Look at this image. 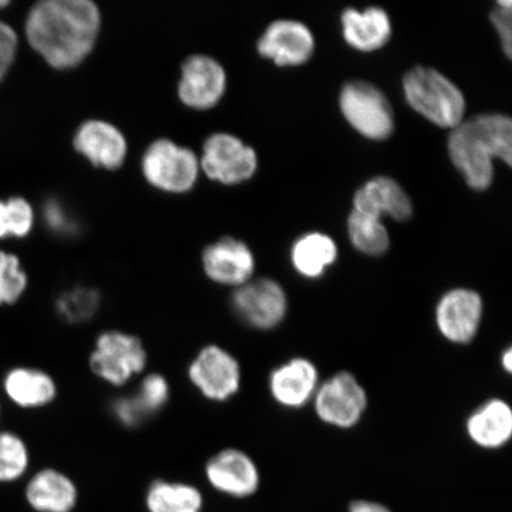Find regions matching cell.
Here are the masks:
<instances>
[{
  "label": "cell",
  "mask_w": 512,
  "mask_h": 512,
  "mask_svg": "<svg viewBox=\"0 0 512 512\" xmlns=\"http://www.w3.org/2000/svg\"><path fill=\"white\" fill-rule=\"evenodd\" d=\"M9 2H6V0H0V9L5 8V6H8Z\"/></svg>",
  "instance_id": "8d00e7d4"
},
{
  "label": "cell",
  "mask_w": 512,
  "mask_h": 512,
  "mask_svg": "<svg viewBox=\"0 0 512 512\" xmlns=\"http://www.w3.org/2000/svg\"><path fill=\"white\" fill-rule=\"evenodd\" d=\"M17 51V35L8 24L0 22V81L9 72Z\"/></svg>",
  "instance_id": "d6a6232c"
},
{
  "label": "cell",
  "mask_w": 512,
  "mask_h": 512,
  "mask_svg": "<svg viewBox=\"0 0 512 512\" xmlns=\"http://www.w3.org/2000/svg\"><path fill=\"white\" fill-rule=\"evenodd\" d=\"M29 452L24 441L12 433H0V482H11L27 471Z\"/></svg>",
  "instance_id": "83f0119b"
},
{
  "label": "cell",
  "mask_w": 512,
  "mask_h": 512,
  "mask_svg": "<svg viewBox=\"0 0 512 512\" xmlns=\"http://www.w3.org/2000/svg\"><path fill=\"white\" fill-rule=\"evenodd\" d=\"M406 100L416 113L443 128H456L465 118V96L438 70L416 67L403 79Z\"/></svg>",
  "instance_id": "3957f363"
},
{
  "label": "cell",
  "mask_w": 512,
  "mask_h": 512,
  "mask_svg": "<svg viewBox=\"0 0 512 512\" xmlns=\"http://www.w3.org/2000/svg\"><path fill=\"white\" fill-rule=\"evenodd\" d=\"M112 411L114 418L124 427H139L143 425L146 416L140 411L137 402L133 396H123L113 402Z\"/></svg>",
  "instance_id": "1f68e13d"
},
{
  "label": "cell",
  "mask_w": 512,
  "mask_h": 512,
  "mask_svg": "<svg viewBox=\"0 0 512 512\" xmlns=\"http://www.w3.org/2000/svg\"><path fill=\"white\" fill-rule=\"evenodd\" d=\"M312 401L324 424L342 430L355 427L368 407L366 389L349 371H341L320 383Z\"/></svg>",
  "instance_id": "ba28073f"
},
{
  "label": "cell",
  "mask_w": 512,
  "mask_h": 512,
  "mask_svg": "<svg viewBox=\"0 0 512 512\" xmlns=\"http://www.w3.org/2000/svg\"><path fill=\"white\" fill-rule=\"evenodd\" d=\"M255 265L251 248L233 238L211 243L202 253V267L207 278L234 290L253 279Z\"/></svg>",
  "instance_id": "5bb4252c"
},
{
  "label": "cell",
  "mask_w": 512,
  "mask_h": 512,
  "mask_svg": "<svg viewBox=\"0 0 512 512\" xmlns=\"http://www.w3.org/2000/svg\"><path fill=\"white\" fill-rule=\"evenodd\" d=\"M448 153L471 189H488L494 181V160L511 166V119L503 114H479L464 119L448 137Z\"/></svg>",
  "instance_id": "7a4b0ae2"
},
{
  "label": "cell",
  "mask_w": 512,
  "mask_h": 512,
  "mask_svg": "<svg viewBox=\"0 0 512 512\" xmlns=\"http://www.w3.org/2000/svg\"><path fill=\"white\" fill-rule=\"evenodd\" d=\"M146 507L150 512H201L203 496L190 484L157 480L147 490Z\"/></svg>",
  "instance_id": "cb8c5ba5"
},
{
  "label": "cell",
  "mask_w": 512,
  "mask_h": 512,
  "mask_svg": "<svg viewBox=\"0 0 512 512\" xmlns=\"http://www.w3.org/2000/svg\"><path fill=\"white\" fill-rule=\"evenodd\" d=\"M25 494L31 507L40 512H72L79 496L73 480L53 469L36 473Z\"/></svg>",
  "instance_id": "44dd1931"
},
{
  "label": "cell",
  "mask_w": 512,
  "mask_h": 512,
  "mask_svg": "<svg viewBox=\"0 0 512 512\" xmlns=\"http://www.w3.org/2000/svg\"><path fill=\"white\" fill-rule=\"evenodd\" d=\"M348 512H392L390 511L386 505L377 502L364 501V499H360V501L351 502L349 505Z\"/></svg>",
  "instance_id": "e575fe53"
},
{
  "label": "cell",
  "mask_w": 512,
  "mask_h": 512,
  "mask_svg": "<svg viewBox=\"0 0 512 512\" xmlns=\"http://www.w3.org/2000/svg\"><path fill=\"white\" fill-rule=\"evenodd\" d=\"M188 379L204 399L223 403L238 395L242 370L238 358L217 344H209L192 358Z\"/></svg>",
  "instance_id": "8992f818"
},
{
  "label": "cell",
  "mask_w": 512,
  "mask_h": 512,
  "mask_svg": "<svg viewBox=\"0 0 512 512\" xmlns=\"http://www.w3.org/2000/svg\"><path fill=\"white\" fill-rule=\"evenodd\" d=\"M44 219H46L49 228L59 234H69L75 229L73 221L69 219L66 211L57 202L50 201L47 203L46 208H44Z\"/></svg>",
  "instance_id": "836d02e7"
},
{
  "label": "cell",
  "mask_w": 512,
  "mask_h": 512,
  "mask_svg": "<svg viewBox=\"0 0 512 512\" xmlns=\"http://www.w3.org/2000/svg\"><path fill=\"white\" fill-rule=\"evenodd\" d=\"M354 210L381 219L384 215L403 222L411 219L413 204L401 185L389 177H376L357 190Z\"/></svg>",
  "instance_id": "ac0fdd59"
},
{
  "label": "cell",
  "mask_w": 512,
  "mask_h": 512,
  "mask_svg": "<svg viewBox=\"0 0 512 512\" xmlns=\"http://www.w3.org/2000/svg\"><path fill=\"white\" fill-rule=\"evenodd\" d=\"M226 87V72L213 57L194 55L184 61L178 95L185 105L208 110L219 104Z\"/></svg>",
  "instance_id": "4fadbf2b"
},
{
  "label": "cell",
  "mask_w": 512,
  "mask_h": 512,
  "mask_svg": "<svg viewBox=\"0 0 512 512\" xmlns=\"http://www.w3.org/2000/svg\"><path fill=\"white\" fill-rule=\"evenodd\" d=\"M230 307L236 317L258 331H270L284 322L288 298L284 287L273 279H252L235 288Z\"/></svg>",
  "instance_id": "52a82bcc"
},
{
  "label": "cell",
  "mask_w": 512,
  "mask_h": 512,
  "mask_svg": "<svg viewBox=\"0 0 512 512\" xmlns=\"http://www.w3.org/2000/svg\"><path fill=\"white\" fill-rule=\"evenodd\" d=\"M490 19L501 38L504 53L510 59L512 54L511 2L509 0L498 2L497 8L491 12Z\"/></svg>",
  "instance_id": "4dcf8cb0"
},
{
  "label": "cell",
  "mask_w": 512,
  "mask_h": 512,
  "mask_svg": "<svg viewBox=\"0 0 512 512\" xmlns=\"http://www.w3.org/2000/svg\"><path fill=\"white\" fill-rule=\"evenodd\" d=\"M204 472L209 484L223 495L247 498L259 490L258 465L239 448H224L215 453L209 458Z\"/></svg>",
  "instance_id": "7c38bea8"
},
{
  "label": "cell",
  "mask_w": 512,
  "mask_h": 512,
  "mask_svg": "<svg viewBox=\"0 0 512 512\" xmlns=\"http://www.w3.org/2000/svg\"><path fill=\"white\" fill-rule=\"evenodd\" d=\"M34 224V211L21 197L0 201V239L24 238Z\"/></svg>",
  "instance_id": "4316f807"
},
{
  "label": "cell",
  "mask_w": 512,
  "mask_h": 512,
  "mask_svg": "<svg viewBox=\"0 0 512 512\" xmlns=\"http://www.w3.org/2000/svg\"><path fill=\"white\" fill-rule=\"evenodd\" d=\"M258 51L278 66H302L315 51V37L302 22L279 19L260 37Z\"/></svg>",
  "instance_id": "9a60e30c"
},
{
  "label": "cell",
  "mask_w": 512,
  "mask_h": 512,
  "mask_svg": "<svg viewBox=\"0 0 512 512\" xmlns=\"http://www.w3.org/2000/svg\"><path fill=\"white\" fill-rule=\"evenodd\" d=\"M100 25L98 6L89 0H46L29 12L25 34L51 67L68 69L91 53Z\"/></svg>",
  "instance_id": "6da1fadb"
},
{
  "label": "cell",
  "mask_w": 512,
  "mask_h": 512,
  "mask_svg": "<svg viewBox=\"0 0 512 512\" xmlns=\"http://www.w3.org/2000/svg\"><path fill=\"white\" fill-rule=\"evenodd\" d=\"M339 107L345 120L371 140H384L394 131V113L379 88L366 81L347 83L339 95Z\"/></svg>",
  "instance_id": "5b68a950"
},
{
  "label": "cell",
  "mask_w": 512,
  "mask_h": 512,
  "mask_svg": "<svg viewBox=\"0 0 512 512\" xmlns=\"http://www.w3.org/2000/svg\"><path fill=\"white\" fill-rule=\"evenodd\" d=\"M28 287V275L16 255L0 252V305L15 304Z\"/></svg>",
  "instance_id": "f1b7e54d"
},
{
  "label": "cell",
  "mask_w": 512,
  "mask_h": 512,
  "mask_svg": "<svg viewBox=\"0 0 512 512\" xmlns=\"http://www.w3.org/2000/svg\"><path fill=\"white\" fill-rule=\"evenodd\" d=\"M101 306V294L88 286H74L56 299L57 315L69 324H83L92 320Z\"/></svg>",
  "instance_id": "484cf974"
},
{
  "label": "cell",
  "mask_w": 512,
  "mask_h": 512,
  "mask_svg": "<svg viewBox=\"0 0 512 512\" xmlns=\"http://www.w3.org/2000/svg\"><path fill=\"white\" fill-rule=\"evenodd\" d=\"M502 368L507 371L508 374L512 371V349L508 348L503 351L501 357Z\"/></svg>",
  "instance_id": "d590c367"
},
{
  "label": "cell",
  "mask_w": 512,
  "mask_h": 512,
  "mask_svg": "<svg viewBox=\"0 0 512 512\" xmlns=\"http://www.w3.org/2000/svg\"><path fill=\"white\" fill-rule=\"evenodd\" d=\"M338 248L334 239L323 233H309L293 243L291 262L294 270L305 279L315 280L335 265Z\"/></svg>",
  "instance_id": "7402d4cb"
},
{
  "label": "cell",
  "mask_w": 512,
  "mask_h": 512,
  "mask_svg": "<svg viewBox=\"0 0 512 512\" xmlns=\"http://www.w3.org/2000/svg\"><path fill=\"white\" fill-rule=\"evenodd\" d=\"M349 238L358 252L380 256L390 246L389 233L381 219L352 210L348 219Z\"/></svg>",
  "instance_id": "d4e9b609"
},
{
  "label": "cell",
  "mask_w": 512,
  "mask_h": 512,
  "mask_svg": "<svg viewBox=\"0 0 512 512\" xmlns=\"http://www.w3.org/2000/svg\"><path fill=\"white\" fill-rule=\"evenodd\" d=\"M201 165L214 181L233 185L253 177L258 169V156L233 134L216 133L204 144Z\"/></svg>",
  "instance_id": "8fae6325"
},
{
  "label": "cell",
  "mask_w": 512,
  "mask_h": 512,
  "mask_svg": "<svg viewBox=\"0 0 512 512\" xmlns=\"http://www.w3.org/2000/svg\"><path fill=\"white\" fill-rule=\"evenodd\" d=\"M344 40L350 47L370 53L386 46L392 37V22L381 8L347 9L342 15Z\"/></svg>",
  "instance_id": "ffe728a7"
},
{
  "label": "cell",
  "mask_w": 512,
  "mask_h": 512,
  "mask_svg": "<svg viewBox=\"0 0 512 512\" xmlns=\"http://www.w3.org/2000/svg\"><path fill=\"white\" fill-rule=\"evenodd\" d=\"M132 396L140 411L149 419L168 405L171 396L170 383L163 375H146L140 382L137 393Z\"/></svg>",
  "instance_id": "f546056e"
},
{
  "label": "cell",
  "mask_w": 512,
  "mask_h": 512,
  "mask_svg": "<svg viewBox=\"0 0 512 512\" xmlns=\"http://www.w3.org/2000/svg\"><path fill=\"white\" fill-rule=\"evenodd\" d=\"M74 146L89 162L110 170L119 168L127 153L124 134L104 120L83 123L75 134Z\"/></svg>",
  "instance_id": "e0dca14e"
},
{
  "label": "cell",
  "mask_w": 512,
  "mask_h": 512,
  "mask_svg": "<svg viewBox=\"0 0 512 512\" xmlns=\"http://www.w3.org/2000/svg\"><path fill=\"white\" fill-rule=\"evenodd\" d=\"M484 315L482 296L466 287L452 288L438 300L435 324L446 341L469 344L478 335Z\"/></svg>",
  "instance_id": "30bf717a"
},
{
  "label": "cell",
  "mask_w": 512,
  "mask_h": 512,
  "mask_svg": "<svg viewBox=\"0 0 512 512\" xmlns=\"http://www.w3.org/2000/svg\"><path fill=\"white\" fill-rule=\"evenodd\" d=\"M149 356L138 336L120 330H107L96 337L89 355V368L99 380L123 387L144 373Z\"/></svg>",
  "instance_id": "277c9868"
},
{
  "label": "cell",
  "mask_w": 512,
  "mask_h": 512,
  "mask_svg": "<svg viewBox=\"0 0 512 512\" xmlns=\"http://www.w3.org/2000/svg\"><path fill=\"white\" fill-rule=\"evenodd\" d=\"M315 363L304 357H294L272 370L268 389L279 406L302 408L315 398L319 387Z\"/></svg>",
  "instance_id": "2e32d148"
},
{
  "label": "cell",
  "mask_w": 512,
  "mask_h": 512,
  "mask_svg": "<svg viewBox=\"0 0 512 512\" xmlns=\"http://www.w3.org/2000/svg\"><path fill=\"white\" fill-rule=\"evenodd\" d=\"M143 172L153 187L168 192H185L194 187L200 162L187 147L169 139H159L145 152Z\"/></svg>",
  "instance_id": "9c48e42d"
},
{
  "label": "cell",
  "mask_w": 512,
  "mask_h": 512,
  "mask_svg": "<svg viewBox=\"0 0 512 512\" xmlns=\"http://www.w3.org/2000/svg\"><path fill=\"white\" fill-rule=\"evenodd\" d=\"M466 433L473 444L497 450L512 437V409L502 399H491L479 406L466 420Z\"/></svg>",
  "instance_id": "d6986e66"
},
{
  "label": "cell",
  "mask_w": 512,
  "mask_h": 512,
  "mask_svg": "<svg viewBox=\"0 0 512 512\" xmlns=\"http://www.w3.org/2000/svg\"><path fill=\"white\" fill-rule=\"evenodd\" d=\"M4 387L9 398L23 408L48 406L57 396V384L53 377L38 369L11 370L5 377Z\"/></svg>",
  "instance_id": "603a6c76"
}]
</instances>
